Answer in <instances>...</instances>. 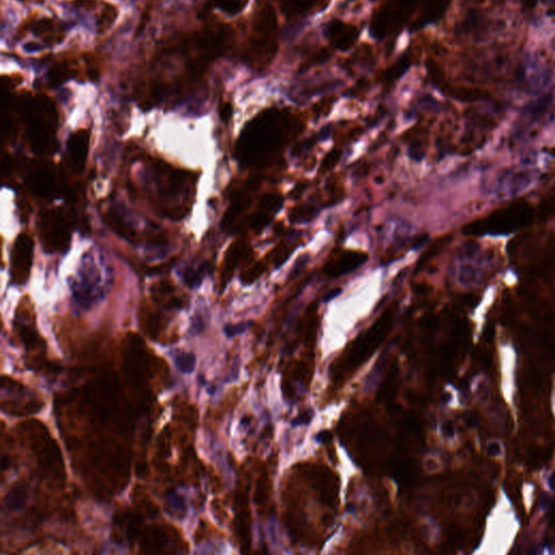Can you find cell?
<instances>
[{
  "label": "cell",
  "mask_w": 555,
  "mask_h": 555,
  "mask_svg": "<svg viewBox=\"0 0 555 555\" xmlns=\"http://www.w3.org/2000/svg\"><path fill=\"white\" fill-rule=\"evenodd\" d=\"M111 283V274L105 267L103 257L92 253L84 255L78 274L71 279L73 297L80 308L89 309L105 299Z\"/></svg>",
  "instance_id": "1"
},
{
  "label": "cell",
  "mask_w": 555,
  "mask_h": 555,
  "mask_svg": "<svg viewBox=\"0 0 555 555\" xmlns=\"http://www.w3.org/2000/svg\"><path fill=\"white\" fill-rule=\"evenodd\" d=\"M455 274L459 283L466 287L481 284L488 272L489 261L485 253L475 247H466L459 252Z\"/></svg>",
  "instance_id": "2"
},
{
  "label": "cell",
  "mask_w": 555,
  "mask_h": 555,
  "mask_svg": "<svg viewBox=\"0 0 555 555\" xmlns=\"http://www.w3.org/2000/svg\"><path fill=\"white\" fill-rule=\"evenodd\" d=\"M53 110L45 103H39L30 112L28 121V140L33 151L46 153L53 142Z\"/></svg>",
  "instance_id": "3"
},
{
  "label": "cell",
  "mask_w": 555,
  "mask_h": 555,
  "mask_svg": "<svg viewBox=\"0 0 555 555\" xmlns=\"http://www.w3.org/2000/svg\"><path fill=\"white\" fill-rule=\"evenodd\" d=\"M40 238L49 252L67 249L70 245V227L59 211L46 212L40 222Z\"/></svg>",
  "instance_id": "4"
},
{
  "label": "cell",
  "mask_w": 555,
  "mask_h": 555,
  "mask_svg": "<svg viewBox=\"0 0 555 555\" xmlns=\"http://www.w3.org/2000/svg\"><path fill=\"white\" fill-rule=\"evenodd\" d=\"M34 245L26 234H20L15 240L11 253V274L15 283L23 284L30 276Z\"/></svg>",
  "instance_id": "5"
},
{
  "label": "cell",
  "mask_w": 555,
  "mask_h": 555,
  "mask_svg": "<svg viewBox=\"0 0 555 555\" xmlns=\"http://www.w3.org/2000/svg\"><path fill=\"white\" fill-rule=\"evenodd\" d=\"M89 150V134L85 130L74 132L67 141V159L73 172L80 174L86 166Z\"/></svg>",
  "instance_id": "6"
},
{
  "label": "cell",
  "mask_w": 555,
  "mask_h": 555,
  "mask_svg": "<svg viewBox=\"0 0 555 555\" xmlns=\"http://www.w3.org/2000/svg\"><path fill=\"white\" fill-rule=\"evenodd\" d=\"M28 186L39 197H50L57 190L55 175L53 170L45 166L38 167L30 174Z\"/></svg>",
  "instance_id": "7"
},
{
  "label": "cell",
  "mask_w": 555,
  "mask_h": 555,
  "mask_svg": "<svg viewBox=\"0 0 555 555\" xmlns=\"http://www.w3.org/2000/svg\"><path fill=\"white\" fill-rule=\"evenodd\" d=\"M367 261L364 255L358 253H347L342 255L340 258L336 259L335 262L332 263L326 268V274L331 276H344L354 272L355 269L364 264Z\"/></svg>",
  "instance_id": "8"
},
{
  "label": "cell",
  "mask_w": 555,
  "mask_h": 555,
  "mask_svg": "<svg viewBox=\"0 0 555 555\" xmlns=\"http://www.w3.org/2000/svg\"><path fill=\"white\" fill-rule=\"evenodd\" d=\"M26 501H28L26 487L15 485L6 495L5 506L8 510L19 511L24 508Z\"/></svg>",
  "instance_id": "9"
},
{
  "label": "cell",
  "mask_w": 555,
  "mask_h": 555,
  "mask_svg": "<svg viewBox=\"0 0 555 555\" xmlns=\"http://www.w3.org/2000/svg\"><path fill=\"white\" fill-rule=\"evenodd\" d=\"M175 364L182 373L189 374L195 371L197 358L193 353L189 351H180L175 356Z\"/></svg>",
  "instance_id": "10"
},
{
  "label": "cell",
  "mask_w": 555,
  "mask_h": 555,
  "mask_svg": "<svg viewBox=\"0 0 555 555\" xmlns=\"http://www.w3.org/2000/svg\"><path fill=\"white\" fill-rule=\"evenodd\" d=\"M205 272H206V266L201 265L197 268H188L186 269L182 274V279L184 283L187 284L188 287L195 288L201 284L202 280L204 278Z\"/></svg>",
  "instance_id": "11"
},
{
  "label": "cell",
  "mask_w": 555,
  "mask_h": 555,
  "mask_svg": "<svg viewBox=\"0 0 555 555\" xmlns=\"http://www.w3.org/2000/svg\"><path fill=\"white\" fill-rule=\"evenodd\" d=\"M252 324H253V322L251 321L240 322V324H227L224 326V332L228 337H234V336L245 333Z\"/></svg>",
  "instance_id": "12"
},
{
  "label": "cell",
  "mask_w": 555,
  "mask_h": 555,
  "mask_svg": "<svg viewBox=\"0 0 555 555\" xmlns=\"http://www.w3.org/2000/svg\"><path fill=\"white\" fill-rule=\"evenodd\" d=\"M167 503H168L170 509L176 511V512H182V511L184 510V498H182V495L175 493V491L167 493Z\"/></svg>",
  "instance_id": "13"
},
{
  "label": "cell",
  "mask_w": 555,
  "mask_h": 555,
  "mask_svg": "<svg viewBox=\"0 0 555 555\" xmlns=\"http://www.w3.org/2000/svg\"><path fill=\"white\" fill-rule=\"evenodd\" d=\"M53 22L50 20H42L35 25L34 28V33L36 35L40 36L42 34H46L53 30Z\"/></svg>",
  "instance_id": "14"
},
{
  "label": "cell",
  "mask_w": 555,
  "mask_h": 555,
  "mask_svg": "<svg viewBox=\"0 0 555 555\" xmlns=\"http://www.w3.org/2000/svg\"><path fill=\"white\" fill-rule=\"evenodd\" d=\"M67 72H69L67 67H62L59 65V67L53 69V72H51V80H55L57 84H60L63 80H67Z\"/></svg>",
  "instance_id": "15"
},
{
  "label": "cell",
  "mask_w": 555,
  "mask_h": 555,
  "mask_svg": "<svg viewBox=\"0 0 555 555\" xmlns=\"http://www.w3.org/2000/svg\"><path fill=\"white\" fill-rule=\"evenodd\" d=\"M114 8L110 7L107 10H105V12H103V19H101V22H100V26H107V25H110L111 23L113 22L114 20L115 15Z\"/></svg>",
  "instance_id": "16"
},
{
  "label": "cell",
  "mask_w": 555,
  "mask_h": 555,
  "mask_svg": "<svg viewBox=\"0 0 555 555\" xmlns=\"http://www.w3.org/2000/svg\"><path fill=\"white\" fill-rule=\"evenodd\" d=\"M487 452H488L489 456L498 457L501 453V446L497 441H491L487 446Z\"/></svg>",
  "instance_id": "17"
},
{
  "label": "cell",
  "mask_w": 555,
  "mask_h": 555,
  "mask_svg": "<svg viewBox=\"0 0 555 555\" xmlns=\"http://www.w3.org/2000/svg\"><path fill=\"white\" fill-rule=\"evenodd\" d=\"M340 155L339 153L334 152L331 153V155H328L326 159H324V165L322 166V168L326 167V170H329L330 167L333 166V164H335L336 161L339 159Z\"/></svg>",
  "instance_id": "18"
},
{
  "label": "cell",
  "mask_w": 555,
  "mask_h": 555,
  "mask_svg": "<svg viewBox=\"0 0 555 555\" xmlns=\"http://www.w3.org/2000/svg\"><path fill=\"white\" fill-rule=\"evenodd\" d=\"M75 3L80 6V7L88 8L95 7V6L97 5V3H95L94 0H78V1H75Z\"/></svg>",
  "instance_id": "19"
},
{
  "label": "cell",
  "mask_w": 555,
  "mask_h": 555,
  "mask_svg": "<svg viewBox=\"0 0 555 555\" xmlns=\"http://www.w3.org/2000/svg\"><path fill=\"white\" fill-rule=\"evenodd\" d=\"M329 439L330 435L328 432H321V433L317 436V441H318L319 443H326V441H329Z\"/></svg>",
  "instance_id": "20"
},
{
  "label": "cell",
  "mask_w": 555,
  "mask_h": 555,
  "mask_svg": "<svg viewBox=\"0 0 555 555\" xmlns=\"http://www.w3.org/2000/svg\"><path fill=\"white\" fill-rule=\"evenodd\" d=\"M341 293V290L336 289L333 290V291L330 292V293L326 294V297H324V301H330L331 299H333L334 297H337L339 294Z\"/></svg>",
  "instance_id": "21"
},
{
  "label": "cell",
  "mask_w": 555,
  "mask_h": 555,
  "mask_svg": "<svg viewBox=\"0 0 555 555\" xmlns=\"http://www.w3.org/2000/svg\"><path fill=\"white\" fill-rule=\"evenodd\" d=\"M148 21H149V15H143V17H142L141 23H140L139 28H138L137 35H139L140 33H141L142 30H143V28H146Z\"/></svg>",
  "instance_id": "22"
}]
</instances>
